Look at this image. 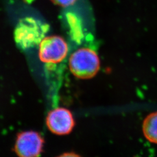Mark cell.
<instances>
[{
    "mask_svg": "<svg viewBox=\"0 0 157 157\" xmlns=\"http://www.w3.org/2000/svg\"><path fill=\"white\" fill-rule=\"evenodd\" d=\"M43 143L44 140L38 133L25 132L17 136L15 151L20 157H37L42 151Z\"/></svg>",
    "mask_w": 157,
    "mask_h": 157,
    "instance_id": "277c9868",
    "label": "cell"
},
{
    "mask_svg": "<svg viewBox=\"0 0 157 157\" xmlns=\"http://www.w3.org/2000/svg\"><path fill=\"white\" fill-rule=\"evenodd\" d=\"M143 132L148 140L157 144V112L150 113L145 118L143 124Z\"/></svg>",
    "mask_w": 157,
    "mask_h": 157,
    "instance_id": "52a82bcc",
    "label": "cell"
},
{
    "mask_svg": "<svg viewBox=\"0 0 157 157\" xmlns=\"http://www.w3.org/2000/svg\"><path fill=\"white\" fill-rule=\"evenodd\" d=\"M50 27L33 17L21 19L14 32V39L17 46L23 50H29L39 46L45 37Z\"/></svg>",
    "mask_w": 157,
    "mask_h": 157,
    "instance_id": "6da1fadb",
    "label": "cell"
},
{
    "mask_svg": "<svg viewBox=\"0 0 157 157\" xmlns=\"http://www.w3.org/2000/svg\"><path fill=\"white\" fill-rule=\"evenodd\" d=\"M55 4L65 9H71L78 4L80 0H52Z\"/></svg>",
    "mask_w": 157,
    "mask_h": 157,
    "instance_id": "ba28073f",
    "label": "cell"
},
{
    "mask_svg": "<svg viewBox=\"0 0 157 157\" xmlns=\"http://www.w3.org/2000/svg\"><path fill=\"white\" fill-rule=\"evenodd\" d=\"M64 13L71 39L77 44H81L84 37L83 18L73 9H65Z\"/></svg>",
    "mask_w": 157,
    "mask_h": 157,
    "instance_id": "8992f818",
    "label": "cell"
},
{
    "mask_svg": "<svg viewBox=\"0 0 157 157\" xmlns=\"http://www.w3.org/2000/svg\"><path fill=\"white\" fill-rule=\"evenodd\" d=\"M46 123L51 132L58 135L69 134L75 125L72 113L63 108H57L51 111L47 117Z\"/></svg>",
    "mask_w": 157,
    "mask_h": 157,
    "instance_id": "5b68a950",
    "label": "cell"
},
{
    "mask_svg": "<svg viewBox=\"0 0 157 157\" xmlns=\"http://www.w3.org/2000/svg\"><path fill=\"white\" fill-rule=\"evenodd\" d=\"M100 67V59L95 51L82 48L75 51L69 59V67L77 78H89L94 76Z\"/></svg>",
    "mask_w": 157,
    "mask_h": 157,
    "instance_id": "7a4b0ae2",
    "label": "cell"
},
{
    "mask_svg": "<svg viewBox=\"0 0 157 157\" xmlns=\"http://www.w3.org/2000/svg\"><path fill=\"white\" fill-rule=\"evenodd\" d=\"M68 45L61 37H45L39 45V56L40 60L48 65L58 64L67 56Z\"/></svg>",
    "mask_w": 157,
    "mask_h": 157,
    "instance_id": "3957f363",
    "label": "cell"
}]
</instances>
